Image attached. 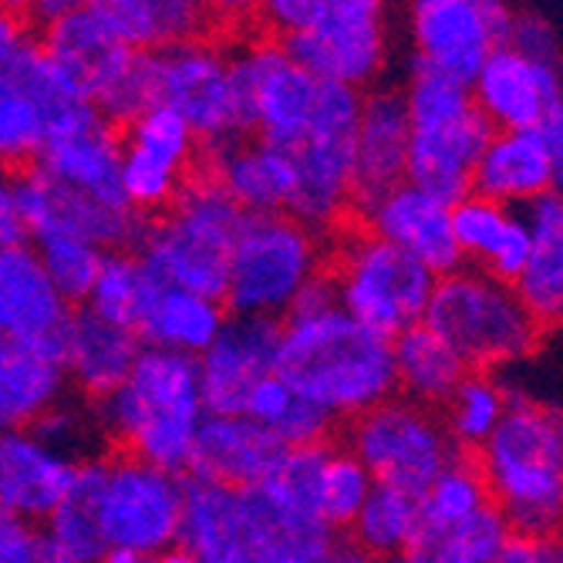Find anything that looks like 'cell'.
Listing matches in <instances>:
<instances>
[{
  "instance_id": "33",
  "label": "cell",
  "mask_w": 563,
  "mask_h": 563,
  "mask_svg": "<svg viewBox=\"0 0 563 563\" xmlns=\"http://www.w3.org/2000/svg\"><path fill=\"white\" fill-rule=\"evenodd\" d=\"M391 368L395 395L432 408V412H439L455 385L470 375L463 357L426 324H412L398 338H391Z\"/></svg>"
},
{
  "instance_id": "12",
  "label": "cell",
  "mask_w": 563,
  "mask_h": 563,
  "mask_svg": "<svg viewBox=\"0 0 563 563\" xmlns=\"http://www.w3.org/2000/svg\"><path fill=\"white\" fill-rule=\"evenodd\" d=\"M277 44L314 78L365 91L391 65V14L382 0H311L300 31Z\"/></svg>"
},
{
  "instance_id": "40",
  "label": "cell",
  "mask_w": 563,
  "mask_h": 563,
  "mask_svg": "<svg viewBox=\"0 0 563 563\" xmlns=\"http://www.w3.org/2000/svg\"><path fill=\"white\" fill-rule=\"evenodd\" d=\"M328 445L311 449H284L277 455L267 479L253 489L274 514L297 527H324L318 517V479ZM328 530V527H324Z\"/></svg>"
},
{
  "instance_id": "55",
  "label": "cell",
  "mask_w": 563,
  "mask_h": 563,
  "mask_svg": "<svg viewBox=\"0 0 563 563\" xmlns=\"http://www.w3.org/2000/svg\"><path fill=\"white\" fill-rule=\"evenodd\" d=\"M321 563H375V560H368L362 550H354L351 543H338L334 540V547L321 556Z\"/></svg>"
},
{
  "instance_id": "21",
  "label": "cell",
  "mask_w": 563,
  "mask_h": 563,
  "mask_svg": "<svg viewBox=\"0 0 563 563\" xmlns=\"http://www.w3.org/2000/svg\"><path fill=\"white\" fill-rule=\"evenodd\" d=\"M365 230L378 240L401 250L405 257L422 264L435 280L463 267L455 240H452V220H449V202L422 192L412 183H398L368 207L357 210Z\"/></svg>"
},
{
  "instance_id": "51",
  "label": "cell",
  "mask_w": 563,
  "mask_h": 563,
  "mask_svg": "<svg viewBox=\"0 0 563 563\" xmlns=\"http://www.w3.org/2000/svg\"><path fill=\"white\" fill-rule=\"evenodd\" d=\"M37 556H44L41 530L0 509V563H34Z\"/></svg>"
},
{
  "instance_id": "2",
  "label": "cell",
  "mask_w": 563,
  "mask_h": 563,
  "mask_svg": "<svg viewBox=\"0 0 563 563\" xmlns=\"http://www.w3.org/2000/svg\"><path fill=\"white\" fill-rule=\"evenodd\" d=\"M473 459L509 533L556 537L563 517V422L556 405L509 395L506 416Z\"/></svg>"
},
{
  "instance_id": "50",
  "label": "cell",
  "mask_w": 563,
  "mask_h": 563,
  "mask_svg": "<svg viewBox=\"0 0 563 563\" xmlns=\"http://www.w3.org/2000/svg\"><path fill=\"white\" fill-rule=\"evenodd\" d=\"M294 398H297V395H294L277 375H267V378H261L257 385H253V391L246 395L243 416H246L250 422H257L261 429L271 432V429L280 422V416L290 408Z\"/></svg>"
},
{
  "instance_id": "6",
  "label": "cell",
  "mask_w": 563,
  "mask_h": 563,
  "mask_svg": "<svg viewBox=\"0 0 563 563\" xmlns=\"http://www.w3.org/2000/svg\"><path fill=\"white\" fill-rule=\"evenodd\" d=\"M422 324L463 357L470 372L520 365L547 338L514 287L473 267H459L435 280Z\"/></svg>"
},
{
  "instance_id": "31",
  "label": "cell",
  "mask_w": 563,
  "mask_h": 563,
  "mask_svg": "<svg viewBox=\"0 0 563 563\" xmlns=\"http://www.w3.org/2000/svg\"><path fill=\"white\" fill-rule=\"evenodd\" d=\"M223 300L202 297L192 290H179L169 284H156L148 294L142 314L135 321V338L142 347H159L186 357H199L227 324Z\"/></svg>"
},
{
  "instance_id": "52",
  "label": "cell",
  "mask_w": 563,
  "mask_h": 563,
  "mask_svg": "<svg viewBox=\"0 0 563 563\" xmlns=\"http://www.w3.org/2000/svg\"><path fill=\"white\" fill-rule=\"evenodd\" d=\"M493 563H563L560 537H520L509 533Z\"/></svg>"
},
{
  "instance_id": "53",
  "label": "cell",
  "mask_w": 563,
  "mask_h": 563,
  "mask_svg": "<svg viewBox=\"0 0 563 563\" xmlns=\"http://www.w3.org/2000/svg\"><path fill=\"white\" fill-rule=\"evenodd\" d=\"M24 240V227L18 217V199H14V176L0 169V246H18Z\"/></svg>"
},
{
  "instance_id": "59",
  "label": "cell",
  "mask_w": 563,
  "mask_h": 563,
  "mask_svg": "<svg viewBox=\"0 0 563 563\" xmlns=\"http://www.w3.org/2000/svg\"><path fill=\"white\" fill-rule=\"evenodd\" d=\"M385 563H412V560H408V556H401V560H385Z\"/></svg>"
},
{
  "instance_id": "37",
  "label": "cell",
  "mask_w": 563,
  "mask_h": 563,
  "mask_svg": "<svg viewBox=\"0 0 563 563\" xmlns=\"http://www.w3.org/2000/svg\"><path fill=\"white\" fill-rule=\"evenodd\" d=\"M489 493L479 476L473 455L459 452L452 463L419 493V517L422 537H442L476 520L483 509H489ZM419 537V540H422Z\"/></svg>"
},
{
  "instance_id": "38",
  "label": "cell",
  "mask_w": 563,
  "mask_h": 563,
  "mask_svg": "<svg viewBox=\"0 0 563 563\" xmlns=\"http://www.w3.org/2000/svg\"><path fill=\"white\" fill-rule=\"evenodd\" d=\"M509 395L514 391H509L503 378H496L493 372H470L455 385V391L439 408L442 429L449 442L455 445V452L473 455L493 435V429L506 416Z\"/></svg>"
},
{
  "instance_id": "23",
  "label": "cell",
  "mask_w": 563,
  "mask_h": 563,
  "mask_svg": "<svg viewBox=\"0 0 563 563\" xmlns=\"http://www.w3.org/2000/svg\"><path fill=\"white\" fill-rule=\"evenodd\" d=\"M284 449L246 416H202L186 470L189 479L213 483L233 493H253L274 470Z\"/></svg>"
},
{
  "instance_id": "26",
  "label": "cell",
  "mask_w": 563,
  "mask_h": 563,
  "mask_svg": "<svg viewBox=\"0 0 563 563\" xmlns=\"http://www.w3.org/2000/svg\"><path fill=\"white\" fill-rule=\"evenodd\" d=\"M452 240L463 267L483 271L503 284H514L530 257V233L520 210H506L486 196H463L449 207Z\"/></svg>"
},
{
  "instance_id": "56",
  "label": "cell",
  "mask_w": 563,
  "mask_h": 563,
  "mask_svg": "<svg viewBox=\"0 0 563 563\" xmlns=\"http://www.w3.org/2000/svg\"><path fill=\"white\" fill-rule=\"evenodd\" d=\"M98 563H152L148 556H139V553H125V550H106Z\"/></svg>"
},
{
  "instance_id": "9",
  "label": "cell",
  "mask_w": 563,
  "mask_h": 563,
  "mask_svg": "<svg viewBox=\"0 0 563 563\" xmlns=\"http://www.w3.org/2000/svg\"><path fill=\"white\" fill-rule=\"evenodd\" d=\"M328 253L321 233L274 217H243L227 271V314L284 321L303 287L324 274Z\"/></svg>"
},
{
  "instance_id": "39",
  "label": "cell",
  "mask_w": 563,
  "mask_h": 563,
  "mask_svg": "<svg viewBox=\"0 0 563 563\" xmlns=\"http://www.w3.org/2000/svg\"><path fill=\"white\" fill-rule=\"evenodd\" d=\"M159 277L152 274L135 250H115L101 257L98 277L91 284V294L85 300V311L95 314L98 321L125 328L135 334V321L148 294L156 290Z\"/></svg>"
},
{
  "instance_id": "28",
  "label": "cell",
  "mask_w": 563,
  "mask_h": 563,
  "mask_svg": "<svg viewBox=\"0 0 563 563\" xmlns=\"http://www.w3.org/2000/svg\"><path fill=\"white\" fill-rule=\"evenodd\" d=\"M139 351L142 344L132 331L98 321L81 307L78 314H71L62 341V368L68 385H75L85 398L101 401L125 382Z\"/></svg>"
},
{
  "instance_id": "57",
  "label": "cell",
  "mask_w": 563,
  "mask_h": 563,
  "mask_svg": "<svg viewBox=\"0 0 563 563\" xmlns=\"http://www.w3.org/2000/svg\"><path fill=\"white\" fill-rule=\"evenodd\" d=\"M152 563H196V560L186 556L179 547H173V550H166V553H159V556H152Z\"/></svg>"
},
{
  "instance_id": "48",
  "label": "cell",
  "mask_w": 563,
  "mask_h": 563,
  "mask_svg": "<svg viewBox=\"0 0 563 563\" xmlns=\"http://www.w3.org/2000/svg\"><path fill=\"white\" fill-rule=\"evenodd\" d=\"M506 44L517 47L520 55H530L547 65H560V31L556 21H550L543 11L514 8V21H509Z\"/></svg>"
},
{
  "instance_id": "47",
  "label": "cell",
  "mask_w": 563,
  "mask_h": 563,
  "mask_svg": "<svg viewBox=\"0 0 563 563\" xmlns=\"http://www.w3.org/2000/svg\"><path fill=\"white\" fill-rule=\"evenodd\" d=\"M31 432L51 449L71 463H88V459L101 455L98 445H101V429H98V419H95V408H81V405H71L68 398H62L55 408H47V412L31 426Z\"/></svg>"
},
{
  "instance_id": "15",
  "label": "cell",
  "mask_w": 563,
  "mask_h": 563,
  "mask_svg": "<svg viewBox=\"0 0 563 563\" xmlns=\"http://www.w3.org/2000/svg\"><path fill=\"white\" fill-rule=\"evenodd\" d=\"M199 159V142L189 125L163 109L152 106L119 132V173L125 207L142 220L173 207V199L192 179Z\"/></svg>"
},
{
  "instance_id": "17",
  "label": "cell",
  "mask_w": 563,
  "mask_h": 563,
  "mask_svg": "<svg viewBox=\"0 0 563 563\" xmlns=\"http://www.w3.org/2000/svg\"><path fill=\"white\" fill-rule=\"evenodd\" d=\"M470 98L493 132H527L560 119V65L499 44L470 81Z\"/></svg>"
},
{
  "instance_id": "5",
  "label": "cell",
  "mask_w": 563,
  "mask_h": 563,
  "mask_svg": "<svg viewBox=\"0 0 563 563\" xmlns=\"http://www.w3.org/2000/svg\"><path fill=\"white\" fill-rule=\"evenodd\" d=\"M68 496L91 509L109 550L152 560L179 540L183 479L125 452L78 463Z\"/></svg>"
},
{
  "instance_id": "7",
  "label": "cell",
  "mask_w": 563,
  "mask_h": 563,
  "mask_svg": "<svg viewBox=\"0 0 563 563\" xmlns=\"http://www.w3.org/2000/svg\"><path fill=\"white\" fill-rule=\"evenodd\" d=\"M243 213L210 176H192L173 207L145 227L135 253L163 284L223 300Z\"/></svg>"
},
{
  "instance_id": "4",
  "label": "cell",
  "mask_w": 563,
  "mask_h": 563,
  "mask_svg": "<svg viewBox=\"0 0 563 563\" xmlns=\"http://www.w3.org/2000/svg\"><path fill=\"white\" fill-rule=\"evenodd\" d=\"M408 112L405 183L452 202L473 192V173L493 135L476 112L470 88L429 68L408 65V81L398 88Z\"/></svg>"
},
{
  "instance_id": "49",
  "label": "cell",
  "mask_w": 563,
  "mask_h": 563,
  "mask_svg": "<svg viewBox=\"0 0 563 563\" xmlns=\"http://www.w3.org/2000/svg\"><path fill=\"white\" fill-rule=\"evenodd\" d=\"M334 432V419L324 416L321 408H314L311 401L294 398L290 408L280 416V422L271 429V435L277 439L280 449H311V445H328Z\"/></svg>"
},
{
  "instance_id": "43",
  "label": "cell",
  "mask_w": 563,
  "mask_h": 563,
  "mask_svg": "<svg viewBox=\"0 0 563 563\" xmlns=\"http://www.w3.org/2000/svg\"><path fill=\"white\" fill-rule=\"evenodd\" d=\"M44 142V119L18 78L0 68V169L34 166Z\"/></svg>"
},
{
  "instance_id": "1",
  "label": "cell",
  "mask_w": 563,
  "mask_h": 563,
  "mask_svg": "<svg viewBox=\"0 0 563 563\" xmlns=\"http://www.w3.org/2000/svg\"><path fill=\"white\" fill-rule=\"evenodd\" d=\"M274 375L334 422L395 395L391 341L351 321L338 303L294 307L280 321Z\"/></svg>"
},
{
  "instance_id": "20",
  "label": "cell",
  "mask_w": 563,
  "mask_h": 563,
  "mask_svg": "<svg viewBox=\"0 0 563 563\" xmlns=\"http://www.w3.org/2000/svg\"><path fill=\"white\" fill-rule=\"evenodd\" d=\"M34 166L88 199L129 210L119 173V129L95 109L47 129Z\"/></svg>"
},
{
  "instance_id": "16",
  "label": "cell",
  "mask_w": 563,
  "mask_h": 563,
  "mask_svg": "<svg viewBox=\"0 0 563 563\" xmlns=\"http://www.w3.org/2000/svg\"><path fill=\"white\" fill-rule=\"evenodd\" d=\"M14 199L24 240L31 243L44 236H71L101 253H115L135 250L145 230V223L132 210L88 199L85 192H75L65 183L51 179L37 166H27L14 176Z\"/></svg>"
},
{
  "instance_id": "44",
  "label": "cell",
  "mask_w": 563,
  "mask_h": 563,
  "mask_svg": "<svg viewBox=\"0 0 563 563\" xmlns=\"http://www.w3.org/2000/svg\"><path fill=\"white\" fill-rule=\"evenodd\" d=\"M509 537V527L496 509H483L476 520L459 527L442 537H422L416 550L408 553L412 563H493L503 540Z\"/></svg>"
},
{
  "instance_id": "58",
  "label": "cell",
  "mask_w": 563,
  "mask_h": 563,
  "mask_svg": "<svg viewBox=\"0 0 563 563\" xmlns=\"http://www.w3.org/2000/svg\"><path fill=\"white\" fill-rule=\"evenodd\" d=\"M34 563H58V560H55V556H47V553H44V556H37Z\"/></svg>"
},
{
  "instance_id": "30",
  "label": "cell",
  "mask_w": 563,
  "mask_h": 563,
  "mask_svg": "<svg viewBox=\"0 0 563 563\" xmlns=\"http://www.w3.org/2000/svg\"><path fill=\"white\" fill-rule=\"evenodd\" d=\"M95 11L112 37L135 55H159L207 37L213 27L210 8L192 0H95Z\"/></svg>"
},
{
  "instance_id": "41",
  "label": "cell",
  "mask_w": 563,
  "mask_h": 563,
  "mask_svg": "<svg viewBox=\"0 0 563 563\" xmlns=\"http://www.w3.org/2000/svg\"><path fill=\"white\" fill-rule=\"evenodd\" d=\"M8 71L18 78V85L27 91V98L37 106V112L44 119V132L91 109V101L85 98V91L71 81V75L65 68H58L44 55V51L37 47V41H27L18 51V55L11 58V65H8Z\"/></svg>"
},
{
  "instance_id": "19",
  "label": "cell",
  "mask_w": 563,
  "mask_h": 563,
  "mask_svg": "<svg viewBox=\"0 0 563 563\" xmlns=\"http://www.w3.org/2000/svg\"><path fill=\"white\" fill-rule=\"evenodd\" d=\"M563 169V122L527 132H493L473 173V192L506 210H523L556 192Z\"/></svg>"
},
{
  "instance_id": "32",
  "label": "cell",
  "mask_w": 563,
  "mask_h": 563,
  "mask_svg": "<svg viewBox=\"0 0 563 563\" xmlns=\"http://www.w3.org/2000/svg\"><path fill=\"white\" fill-rule=\"evenodd\" d=\"M68 391L62 354L0 341V432L31 429Z\"/></svg>"
},
{
  "instance_id": "54",
  "label": "cell",
  "mask_w": 563,
  "mask_h": 563,
  "mask_svg": "<svg viewBox=\"0 0 563 563\" xmlns=\"http://www.w3.org/2000/svg\"><path fill=\"white\" fill-rule=\"evenodd\" d=\"M31 41V27L18 8L0 4V68L11 65V58Z\"/></svg>"
},
{
  "instance_id": "29",
  "label": "cell",
  "mask_w": 563,
  "mask_h": 563,
  "mask_svg": "<svg viewBox=\"0 0 563 563\" xmlns=\"http://www.w3.org/2000/svg\"><path fill=\"white\" fill-rule=\"evenodd\" d=\"M530 233V257L520 277L509 284L533 321L550 331L563 314V202L547 192L520 210Z\"/></svg>"
},
{
  "instance_id": "45",
  "label": "cell",
  "mask_w": 563,
  "mask_h": 563,
  "mask_svg": "<svg viewBox=\"0 0 563 563\" xmlns=\"http://www.w3.org/2000/svg\"><path fill=\"white\" fill-rule=\"evenodd\" d=\"M31 250L37 253V264H41L47 284L58 290V297L68 307L88 300L106 253L81 243V240H71V236H44V240H34Z\"/></svg>"
},
{
  "instance_id": "3",
  "label": "cell",
  "mask_w": 563,
  "mask_h": 563,
  "mask_svg": "<svg viewBox=\"0 0 563 563\" xmlns=\"http://www.w3.org/2000/svg\"><path fill=\"white\" fill-rule=\"evenodd\" d=\"M202 416L196 357L159 347H142L125 382L95 401L98 429L119 445L115 452L176 476L189 463Z\"/></svg>"
},
{
  "instance_id": "8",
  "label": "cell",
  "mask_w": 563,
  "mask_h": 563,
  "mask_svg": "<svg viewBox=\"0 0 563 563\" xmlns=\"http://www.w3.org/2000/svg\"><path fill=\"white\" fill-rule=\"evenodd\" d=\"M324 274L341 311L388 341L412 324H422L435 290V277L422 264L365 227L341 233Z\"/></svg>"
},
{
  "instance_id": "18",
  "label": "cell",
  "mask_w": 563,
  "mask_h": 563,
  "mask_svg": "<svg viewBox=\"0 0 563 563\" xmlns=\"http://www.w3.org/2000/svg\"><path fill=\"white\" fill-rule=\"evenodd\" d=\"M280 321L230 314L217 341L196 357L199 401L207 416H243L246 395L274 375Z\"/></svg>"
},
{
  "instance_id": "42",
  "label": "cell",
  "mask_w": 563,
  "mask_h": 563,
  "mask_svg": "<svg viewBox=\"0 0 563 563\" xmlns=\"http://www.w3.org/2000/svg\"><path fill=\"white\" fill-rule=\"evenodd\" d=\"M372 476L365 466L347 449L328 445L324 449V463H321V479H318V517L321 523L338 533L347 530L357 517V509L365 506L372 493Z\"/></svg>"
},
{
  "instance_id": "14",
  "label": "cell",
  "mask_w": 563,
  "mask_h": 563,
  "mask_svg": "<svg viewBox=\"0 0 563 563\" xmlns=\"http://www.w3.org/2000/svg\"><path fill=\"white\" fill-rule=\"evenodd\" d=\"M509 21L514 8L503 0H416L405 8L412 65L470 88L493 47L506 44Z\"/></svg>"
},
{
  "instance_id": "34",
  "label": "cell",
  "mask_w": 563,
  "mask_h": 563,
  "mask_svg": "<svg viewBox=\"0 0 563 563\" xmlns=\"http://www.w3.org/2000/svg\"><path fill=\"white\" fill-rule=\"evenodd\" d=\"M243 520V493L186 479L176 547L196 563H233Z\"/></svg>"
},
{
  "instance_id": "35",
  "label": "cell",
  "mask_w": 563,
  "mask_h": 563,
  "mask_svg": "<svg viewBox=\"0 0 563 563\" xmlns=\"http://www.w3.org/2000/svg\"><path fill=\"white\" fill-rule=\"evenodd\" d=\"M331 547V530L287 523L257 493H243V520L233 563H321Z\"/></svg>"
},
{
  "instance_id": "36",
  "label": "cell",
  "mask_w": 563,
  "mask_h": 563,
  "mask_svg": "<svg viewBox=\"0 0 563 563\" xmlns=\"http://www.w3.org/2000/svg\"><path fill=\"white\" fill-rule=\"evenodd\" d=\"M347 537L354 550H362L375 563L408 556L422 537L419 496L375 483L365 506L357 509L354 523L347 527Z\"/></svg>"
},
{
  "instance_id": "27",
  "label": "cell",
  "mask_w": 563,
  "mask_h": 563,
  "mask_svg": "<svg viewBox=\"0 0 563 563\" xmlns=\"http://www.w3.org/2000/svg\"><path fill=\"white\" fill-rule=\"evenodd\" d=\"M210 179L243 217H274L290 210L294 173L280 148L246 135L227 148L210 152Z\"/></svg>"
},
{
  "instance_id": "10",
  "label": "cell",
  "mask_w": 563,
  "mask_h": 563,
  "mask_svg": "<svg viewBox=\"0 0 563 563\" xmlns=\"http://www.w3.org/2000/svg\"><path fill=\"white\" fill-rule=\"evenodd\" d=\"M37 47L71 75L91 109L115 129H125L152 109L148 55L122 47L95 11V0L71 4L58 21L41 27Z\"/></svg>"
},
{
  "instance_id": "24",
  "label": "cell",
  "mask_w": 563,
  "mask_h": 563,
  "mask_svg": "<svg viewBox=\"0 0 563 563\" xmlns=\"http://www.w3.org/2000/svg\"><path fill=\"white\" fill-rule=\"evenodd\" d=\"M408 112L398 88H372L362 95V112L354 129V176L351 210L357 213L372 199L405 183L408 159Z\"/></svg>"
},
{
  "instance_id": "11",
  "label": "cell",
  "mask_w": 563,
  "mask_h": 563,
  "mask_svg": "<svg viewBox=\"0 0 563 563\" xmlns=\"http://www.w3.org/2000/svg\"><path fill=\"white\" fill-rule=\"evenodd\" d=\"M148 81L152 106L176 112L189 125L199 148L217 152L250 135L233 62L220 44L199 37L148 55Z\"/></svg>"
},
{
  "instance_id": "25",
  "label": "cell",
  "mask_w": 563,
  "mask_h": 563,
  "mask_svg": "<svg viewBox=\"0 0 563 563\" xmlns=\"http://www.w3.org/2000/svg\"><path fill=\"white\" fill-rule=\"evenodd\" d=\"M75 470L31 429L0 432V509L31 527L44 523L68 499Z\"/></svg>"
},
{
  "instance_id": "22",
  "label": "cell",
  "mask_w": 563,
  "mask_h": 563,
  "mask_svg": "<svg viewBox=\"0 0 563 563\" xmlns=\"http://www.w3.org/2000/svg\"><path fill=\"white\" fill-rule=\"evenodd\" d=\"M71 307L47 284L31 243L0 246V341L62 354Z\"/></svg>"
},
{
  "instance_id": "13",
  "label": "cell",
  "mask_w": 563,
  "mask_h": 563,
  "mask_svg": "<svg viewBox=\"0 0 563 563\" xmlns=\"http://www.w3.org/2000/svg\"><path fill=\"white\" fill-rule=\"evenodd\" d=\"M347 452L365 466L372 483L419 496L459 455L442 419L401 395L378 401L347 422Z\"/></svg>"
},
{
  "instance_id": "46",
  "label": "cell",
  "mask_w": 563,
  "mask_h": 563,
  "mask_svg": "<svg viewBox=\"0 0 563 563\" xmlns=\"http://www.w3.org/2000/svg\"><path fill=\"white\" fill-rule=\"evenodd\" d=\"M41 543L44 553L55 556L58 563H98L109 550L91 509L71 496L41 523Z\"/></svg>"
}]
</instances>
